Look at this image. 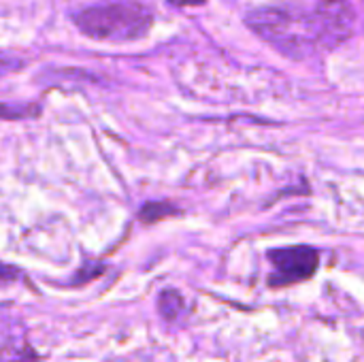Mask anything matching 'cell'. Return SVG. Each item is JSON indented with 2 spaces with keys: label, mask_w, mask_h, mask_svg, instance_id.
Here are the masks:
<instances>
[{
  "label": "cell",
  "mask_w": 364,
  "mask_h": 362,
  "mask_svg": "<svg viewBox=\"0 0 364 362\" xmlns=\"http://www.w3.org/2000/svg\"><path fill=\"white\" fill-rule=\"evenodd\" d=\"M158 312L164 320H177L183 312V297L177 290H164L158 299Z\"/></svg>",
  "instance_id": "5"
},
{
  "label": "cell",
  "mask_w": 364,
  "mask_h": 362,
  "mask_svg": "<svg viewBox=\"0 0 364 362\" xmlns=\"http://www.w3.org/2000/svg\"><path fill=\"white\" fill-rule=\"evenodd\" d=\"M105 273V265H100V262H85L81 269H79V273L73 277V286H81V284H87V282H92V280H96L98 275H102Z\"/></svg>",
  "instance_id": "7"
},
{
  "label": "cell",
  "mask_w": 364,
  "mask_h": 362,
  "mask_svg": "<svg viewBox=\"0 0 364 362\" xmlns=\"http://www.w3.org/2000/svg\"><path fill=\"white\" fill-rule=\"evenodd\" d=\"M269 258L273 265V275L269 280L271 286H290L296 282H305L318 271V265H320L318 250L309 245L273 250Z\"/></svg>",
  "instance_id": "3"
},
{
  "label": "cell",
  "mask_w": 364,
  "mask_h": 362,
  "mask_svg": "<svg viewBox=\"0 0 364 362\" xmlns=\"http://www.w3.org/2000/svg\"><path fill=\"white\" fill-rule=\"evenodd\" d=\"M247 26L271 47L288 58L303 60L322 47L320 26L314 11L292 6H267L247 15Z\"/></svg>",
  "instance_id": "1"
},
{
  "label": "cell",
  "mask_w": 364,
  "mask_h": 362,
  "mask_svg": "<svg viewBox=\"0 0 364 362\" xmlns=\"http://www.w3.org/2000/svg\"><path fill=\"white\" fill-rule=\"evenodd\" d=\"M19 275H21V271H19V269H15V267H11V265L0 262V286H2V284H9V282H15V280H19Z\"/></svg>",
  "instance_id": "10"
},
{
  "label": "cell",
  "mask_w": 364,
  "mask_h": 362,
  "mask_svg": "<svg viewBox=\"0 0 364 362\" xmlns=\"http://www.w3.org/2000/svg\"><path fill=\"white\" fill-rule=\"evenodd\" d=\"M0 362H41V356L30 346L0 348Z\"/></svg>",
  "instance_id": "6"
},
{
  "label": "cell",
  "mask_w": 364,
  "mask_h": 362,
  "mask_svg": "<svg viewBox=\"0 0 364 362\" xmlns=\"http://www.w3.org/2000/svg\"><path fill=\"white\" fill-rule=\"evenodd\" d=\"M173 213L171 205H160V203H147L143 209H141V220L143 222H156L158 218H164Z\"/></svg>",
  "instance_id": "8"
},
{
  "label": "cell",
  "mask_w": 364,
  "mask_h": 362,
  "mask_svg": "<svg viewBox=\"0 0 364 362\" xmlns=\"http://www.w3.org/2000/svg\"><path fill=\"white\" fill-rule=\"evenodd\" d=\"M73 21L90 38L126 43L147 34L151 13L136 2H111L79 11L73 15Z\"/></svg>",
  "instance_id": "2"
},
{
  "label": "cell",
  "mask_w": 364,
  "mask_h": 362,
  "mask_svg": "<svg viewBox=\"0 0 364 362\" xmlns=\"http://www.w3.org/2000/svg\"><path fill=\"white\" fill-rule=\"evenodd\" d=\"M168 2L177 6H190V4H203L205 0H168Z\"/></svg>",
  "instance_id": "11"
},
{
  "label": "cell",
  "mask_w": 364,
  "mask_h": 362,
  "mask_svg": "<svg viewBox=\"0 0 364 362\" xmlns=\"http://www.w3.org/2000/svg\"><path fill=\"white\" fill-rule=\"evenodd\" d=\"M314 13L318 17L324 49L339 47L356 28V11L350 0H322L316 4Z\"/></svg>",
  "instance_id": "4"
},
{
  "label": "cell",
  "mask_w": 364,
  "mask_h": 362,
  "mask_svg": "<svg viewBox=\"0 0 364 362\" xmlns=\"http://www.w3.org/2000/svg\"><path fill=\"white\" fill-rule=\"evenodd\" d=\"M36 113H38L36 107H9V105H0V117H4V119L32 117V115H36Z\"/></svg>",
  "instance_id": "9"
}]
</instances>
